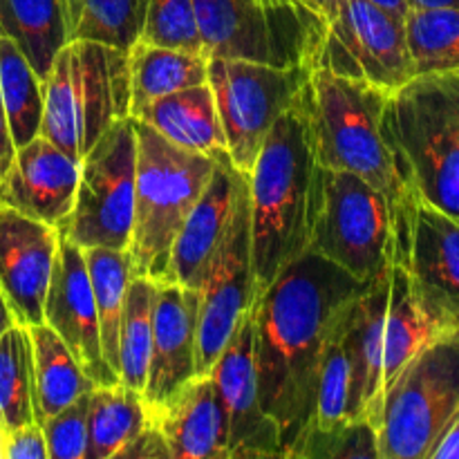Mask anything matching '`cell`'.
<instances>
[{
	"label": "cell",
	"instance_id": "7dc6e473",
	"mask_svg": "<svg viewBox=\"0 0 459 459\" xmlns=\"http://www.w3.org/2000/svg\"><path fill=\"white\" fill-rule=\"evenodd\" d=\"M0 178H3V175H0Z\"/></svg>",
	"mask_w": 459,
	"mask_h": 459
},
{
	"label": "cell",
	"instance_id": "1f68e13d",
	"mask_svg": "<svg viewBox=\"0 0 459 459\" xmlns=\"http://www.w3.org/2000/svg\"><path fill=\"white\" fill-rule=\"evenodd\" d=\"M151 0H65L70 40L130 49L142 34Z\"/></svg>",
	"mask_w": 459,
	"mask_h": 459
},
{
	"label": "cell",
	"instance_id": "f6af8a7d",
	"mask_svg": "<svg viewBox=\"0 0 459 459\" xmlns=\"http://www.w3.org/2000/svg\"><path fill=\"white\" fill-rule=\"evenodd\" d=\"M263 4H269V7H296V4H303L300 0H260Z\"/></svg>",
	"mask_w": 459,
	"mask_h": 459
},
{
	"label": "cell",
	"instance_id": "3957f363",
	"mask_svg": "<svg viewBox=\"0 0 459 459\" xmlns=\"http://www.w3.org/2000/svg\"><path fill=\"white\" fill-rule=\"evenodd\" d=\"M403 184L459 222V72L412 76L381 117Z\"/></svg>",
	"mask_w": 459,
	"mask_h": 459
},
{
	"label": "cell",
	"instance_id": "ee69618b",
	"mask_svg": "<svg viewBox=\"0 0 459 459\" xmlns=\"http://www.w3.org/2000/svg\"><path fill=\"white\" fill-rule=\"evenodd\" d=\"M13 323H16V318H13L12 309H9L7 300H4V294L0 291V336H3L4 332L13 325Z\"/></svg>",
	"mask_w": 459,
	"mask_h": 459
},
{
	"label": "cell",
	"instance_id": "ba28073f",
	"mask_svg": "<svg viewBox=\"0 0 459 459\" xmlns=\"http://www.w3.org/2000/svg\"><path fill=\"white\" fill-rule=\"evenodd\" d=\"M206 58L314 70L325 22L305 4L269 7L260 0H193Z\"/></svg>",
	"mask_w": 459,
	"mask_h": 459
},
{
	"label": "cell",
	"instance_id": "5b68a950",
	"mask_svg": "<svg viewBox=\"0 0 459 459\" xmlns=\"http://www.w3.org/2000/svg\"><path fill=\"white\" fill-rule=\"evenodd\" d=\"M128 49L70 40L43 81L40 134L79 161L117 119L130 117Z\"/></svg>",
	"mask_w": 459,
	"mask_h": 459
},
{
	"label": "cell",
	"instance_id": "b9f144b4",
	"mask_svg": "<svg viewBox=\"0 0 459 459\" xmlns=\"http://www.w3.org/2000/svg\"><path fill=\"white\" fill-rule=\"evenodd\" d=\"M370 3H375L377 7H381L384 12H388L390 16L399 18V21H406L408 12H411L408 0H370Z\"/></svg>",
	"mask_w": 459,
	"mask_h": 459
},
{
	"label": "cell",
	"instance_id": "7c38bea8",
	"mask_svg": "<svg viewBox=\"0 0 459 459\" xmlns=\"http://www.w3.org/2000/svg\"><path fill=\"white\" fill-rule=\"evenodd\" d=\"M314 67L394 92L415 76L403 21L370 0H345L327 22Z\"/></svg>",
	"mask_w": 459,
	"mask_h": 459
},
{
	"label": "cell",
	"instance_id": "f1b7e54d",
	"mask_svg": "<svg viewBox=\"0 0 459 459\" xmlns=\"http://www.w3.org/2000/svg\"><path fill=\"white\" fill-rule=\"evenodd\" d=\"M0 99L13 148L25 146L40 134L43 81L7 36H0Z\"/></svg>",
	"mask_w": 459,
	"mask_h": 459
},
{
	"label": "cell",
	"instance_id": "8992f818",
	"mask_svg": "<svg viewBox=\"0 0 459 459\" xmlns=\"http://www.w3.org/2000/svg\"><path fill=\"white\" fill-rule=\"evenodd\" d=\"M134 134L137 178L128 254L134 276L166 282L175 238L209 186L220 161L175 146L155 128L137 119Z\"/></svg>",
	"mask_w": 459,
	"mask_h": 459
},
{
	"label": "cell",
	"instance_id": "52a82bcc",
	"mask_svg": "<svg viewBox=\"0 0 459 459\" xmlns=\"http://www.w3.org/2000/svg\"><path fill=\"white\" fill-rule=\"evenodd\" d=\"M459 415V327L439 334L402 368L381 399L379 459H430Z\"/></svg>",
	"mask_w": 459,
	"mask_h": 459
},
{
	"label": "cell",
	"instance_id": "4fadbf2b",
	"mask_svg": "<svg viewBox=\"0 0 459 459\" xmlns=\"http://www.w3.org/2000/svg\"><path fill=\"white\" fill-rule=\"evenodd\" d=\"M197 352L195 375H209L213 363L231 339L242 314L255 300V278L251 264V204L249 179L238 195L227 238L197 290Z\"/></svg>",
	"mask_w": 459,
	"mask_h": 459
},
{
	"label": "cell",
	"instance_id": "44dd1931",
	"mask_svg": "<svg viewBox=\"0 0 459 459\" xmlns=\"http://www.w3.org/2000/svg\"><path fill=\"white\" fill-rule=\"evenodd\" d=\"M170 459H229V424L211 375L193 377L173 397L148 408Z\"/></svg>",
	"mask_w": 459,
	"mask_h": 459
},
{
	"label": "cell",
	"instance_id": "5bb4252c",
	"mask_svg": "<svg viewBox=\"0 0 459 459\" xmlns=\"http://www.w3.org/2000/svg\"><path fill=\"white\" fill-rule=\"evenodd\" d=\"M403 264L421 299L459 327V222L420 195L394 224V260Z\"/></svg>",
	"mask_w": 459,
	"mask_h": 459
},
{
	"label": "cell",
	"instance_id": "4316f807",
	"mask_svg": "<svg viewBox=\"0 0 459 459\" xmlns=\"http://www.w3.org/2000/svg\"><path fill=\"white\" fill-rule=\"evenodd\" d=\"M148 426L143 394L119 381L94 385L88 408V455L85 459H110Z\"/></svg>",
	"mask_w": 459,
	"mask_h": 459
},
{
	"label": "cell",
	"instance_id": "603a6c76",
	"mask_svg": "<svg viewBox=\"0 0 459 459\" xmlns=\"http://www.w3.org/2000/svg\"><path fill=\"white\" fill-rule=\"evenodd\" d=\"M455 330L421 299L420 290L403 264H390V294L384 325V357H381V399L402 368L424 345L439 334Z\"/></svg>",
	"mask_w": 459,
	"mask_h": 459
},
{
	"label": "cell",
	"instance_id": "6da1fadb",
	"mask_svg": "<svg viewBox=\"0 0 459 459\" xmlns=\"http://www.w3.org/2000/svg\"><path fill=\"white\" fill-rule=\"evenodd\" d=\"M370 282L305 251L255 296L251 309L258 393L281 430L282 457H290L312 424L323 357L336 323Z\"/></svg>",
	"mask_w": 459,
	"mask_h": 459
},
{
	"label": "cell",
	"instance_id": "2e32d148",
	"mask_svg": "<svg viewBox=\"0 0 459 459\" xmlns=\"http://www.w3.org/2000/svg\"><path fill=\"white\" fill-rule=\"evenodd\" d=\"M43 323L61 336L81 370L94 381V385L119 384V377L103 357L97 303H94L83 249L67 240L61 231H58L56 258L45 296Z\"/></svg>",
	"mask_w": 459,
	"mask_h": 459
},
{
	"label": "cell",
	"instance_id": "e0dca14e",
	"mask_svg": "<svg viewBox=\"0 0 459 459\" xmlns=\"http://www.w3.org/2000/svg\"><path fill=\"white\" fill-rule=\"evenodd\" d=\"M58 229L0 204V291L21 325L43 323Z\"/></svg>",
	"mask_w": 459,
	"mask_h": 459
},
{
	"label": "cell",
	"instance_id": "d6a6232c",
	"mask_svg": "<svg viewBox=\"0 0 459 459\" xmlns=\"http://www.w3.org/2000/svg\"><path fill=\"white\" fill-rule=\"evenodd\" d=\"M417 74L459 72V9H411L403 21Z\"/></svg>",
	"mask_w": 459,
	"mask_h": 459
},
{
	"label": "cell",
	"instance_id": "d4e9b609",
	"mask_svg": "<svg viewBox=\"0 0 459 459\" xmlns=\"http://www.w3.org/2000/svg\"><path fill=\"white\" fill-rule=\"evenodd\" d=\"M34 352V421H45L76 397L90 393L94 381L81 370L61 336L45 323L27 327Z\"/></svg>",
	"mask_w": 459,
	"mask_h": 459
},
{
	"label": "cell",
	"instance_id": "4dcf8cb0",
	"mask_svg": "<svg viewBox=\"0 0 459 459\" xmlns=\"http://www.w3.org/2000/svg\"><path fill=\"white\" fill-rule=\"evenodd\" d=\"M155 299L157 281L133 273L119 327V381L137 393H143L148 379Z\"/></svg>",
	"mask_w": 459,
	"mask_h": 459
},
{
	"label": "cell",
	"instance_id": "7bdbcfd3",
	"mask_svg": "<svg viewBox=\"0 0 459 459\" xmlns=\"http://www.w3.org/2000/svg\"><path fill=\"white\" fill-rule=\"evenodd\" d=\"M411 9H437V7H457L459 0H408Z\"/></svg>",
	"mask_w": 459,
	"mask_h": 459
},
{
	"label": "cell",
	"instance_id": "cb8c5ba5",
	"mask_svg": "<svg viewBox=\"0 0 459 459\" xmlns=\"http://www.w3.org/2000/svg\"><path fill=\"white\" fill-rule=\"evenodd\" d=\"M0 36L13 40L45 81L56 54L70 43L65 0H0Z\"/></svg>",
	"mask_w": 459,
	"mask_h": 459
},
{
	"label": "cell",
	"instance_id": "f35d334b",
	"mask_svg": "<svg viewBox=\"0 0 459 459\" xmlns=\"http://www.w3.org/2000/svg\"><path fill=\"white\" fill-rule=\"evenodd\" d=\"M430 459H459V415L448 426L446 433L439 437L437 446L430 453Z\"/></svg>",
	"mask_w": 459,
	"mask_h": 459
},
{
	"label": "cell",
	"instance_id": "836d02e7",
	"mask_svg": "<svg viewBox=\"0 0 459 459\" xmlns=\"http://www.w3.org/2000/svg\"><path fill=\"white\" fill-rule=\"evenodd\" d=\"M296 459H379L377 426L368 420L309 429L290 451Z\"/></svg>",
	"mask_w": 459,
	"mask_h": 459
},
{
	"label": "cell",
	"instance_id": "ac0fdd59",
	"mask_svg": "<svg viewBox=\"0 0 459 459\" xmlns=\"http://www.w3.org/2000/svg\"><path fill=\"white\" fill-rule=\"evenodd\" d=\"M79 161L36 134L16 148L12 164L0 178V204L31 220L61 229L74 206Z\"/></svg>",
	"mask_w": 459,
	"mask_h": 459
},
{
	"label": "cell",
	"instance_id": "30bf717a",
	"mask_svg": "<svg viewBox=\"0 0 459 459\" xmlns=\"http://www.w3.org/2000/svg\"><path fill=\"white\" fill-rule=\"evenodd\" d=\"M137 134L134 119H117L79 164L74 206L58 231L81 249L128 251L134 222Z\"/></svg>",
	"mask_w": 459,
	"mask_h": 459
},
{
	"label": "cell",
	"instance_id": "ffe728a7",
	"mask_svg": "<svg viewBox=\"0 0 459 459\" xmlns=\"http://www.w3.org/2000/svg\"><path fill=\"white\" fill-rule=\"evenodd\" d=\"M245 184V173L236 170L231 164H218L209 186L175 238L166 282L200 290L215 254L227 238L233 209Z\"/></svg>",
	"mask_w": 459,
	"mask_h": 459
},
{
	"label": "cell",
	"instance_id": "bcb514c9",
	"mask_svg": "<svg viewBox=\"0 0 459 459\" xmlns=\"http://www.w3.org/2000/svg\"><path fill=\"white\" fill-rule=\"evenodd\" d=\"M0 459H3V442H0Z\"/></svg>",
	"mask_w": 459,
	"mask_h": 459
},
{
	"label": "cell",
	"instance_id": "7a4b0ae2",
	"mask_svg": "<svg viewBox=\"0 0 459 459\" xmlns=\"http://www.w3.org/2000/svg\"><path fill=\"white\" fill-rule=\"evenodd\" d=\"M247 179L251 264L255 296H260L309 249L321 209L323 166L314 146L307 85L269 130Z\"/></svg>",
	"mask_w": 459,
	"mask_h": 459
},
{
	"label": "cell",
	"instance_id": "8d00e7d4",
	"mask_svg": "<svg viewBox=\"0 0 459 459\" xmlns=\"http://www.w3.org/2000/svg\"><path fill=\"white\" fill-rule=\"evenodd\" d=\"M43 429L39 424H27L12 430L3 437V459H48Z\"/></svg>",
	"mask_w": 459,
	"mask_h": 459
},
{
	"label": "cell",
	"instance_id": "8fae6325",
	"mask_svg": "<svg viewBox=\"0 0 459 459\" xmlns=\"http://www.w3.org/2000/svg\"><path fill=\"white\" fill-rule=\"evenodd\" d=\"M312 67H273L263 63L209 58L220 124L227 139L229 161L249 175L269 130L307 85Z\"/></svg>",
	"mask_w": 459,
	"mask_h": 459
},
{
	"label": "cell",
	"instance_id": "ab89813d",
	"mask_svg": "<svg viewBox=\"0 0 459 459\" xmlns=\"http://www.w3.org/2000/svg\"><path fill=\"white\" fill-rule=\"evenodd\" d=\"M13 152H16V148H13L12 134H9L7 119H4L3 99H0V175H3L4 170H7V166L12 164Z\"/></svg>",
	"mask_w": 459,
	"mask_h": 459
},
{
	"label": "cell",
	"instance_id": "9c48e42d",
	"mask_svg": "<svg viewBox=\"0 0 459 459\" xmlns=\"http://www.w3.org/2000/svg\"><path fill=\"white\" fill-rule=\"evenodd\" d=\"M394 206L361 178L323 169V195L309 249L370 282L394 260Z\"/></svg>",
	"mask_w": 459,
	"mask_h": 459
},
{
	"label": "cell",
	"instance_id": "83f0119b",
	"mask_svg": "<svg viewBox=\"0 0 459 459\" xmlns=\"http://www.w3.org/2000/svg\"><path fill=\"white\" fill-rule=\"evenodd\" d=\"M83 255L90 282H92L94 303H97L103 357L119 377V327L126 291H128L130 276H133V260H130L128 251L103 249V247L83 249Z\"/></svg>",
	"mask_w": 459,
	"mask_h": 459
},
{
	"label": "cell",
	"instance_id": "9a60e30c",
	"mask_svg": "<svg viewBox=\"0 0 459 459\" xmlns=\"http://www.w3.org/2000/svg\"><path fill=\"white\" fill-rule=\"evenodd\" d=\"M209 375L227 415L229 459L282 457L281 430L260 403L251 307L240 316Z\"/></svg>",
	"mask_w": 459,
	"mask_h": 459
},
{
	"label": "cell",
	"instance_id": "277c9868",
	"mask_svg": "<svg viewBox=\"0 0 459 459\" xmlns=\"http://www.w3.org/2000/svg\"><path fill=\"white\" fill-rule=\"evenodd\" d=\"M307 90L318 164L352 173L375 186L393 202L399 220L417 193L403 184L381 128L388 92L325 67H314Z\"/></svg>",
	"mask_w": 459,
	"mask_h": 459
},
{
	"label": "cell",
	"instance_id": "60d3db41",
	"mask_svg": "<svg viewBox=\"0 0 459 459\" xmlns=\"http://www.w3.org/2000/svg\"><path fill=\"white\" fill-rule=\"evenodd\" d=\"M312 13H316L323 22H332L343 9L345 0H300Z\"/></svg>",
	"mask_w": 459,
	"mask_h": 459
},
{
	"label": "cell",
	"instance_id": "d590c367",
	"mask_svg": "<svg viewBox=\"0 0 459 459\" xmlns=\"http://www.w3.org/2000/svg\"><path fill=\"white\" fill-rule=\"evenodd\" d=\"M90 393L76 397L70 406L58 411L40 426L48 444V455L52 459H85L88 455Z\"/></svg>",
	"mask_w": 459,
	"mask_h": 459
},
{
	"label": "cell",
	"instance_id": "d6986e66",
	"mask_svg": "<svg viewBox=\"0 0 459 459\" xmlns=\"http://www.w3.org/2000/svg\"><path fill=\"white\" fill-rule=\"evenodd\" d=\"M200 294L178 282H157L152 341L143 402L155 408L195 375Z\"/></svg>",
	"mask_w": 459,
	"mask_h": 459
},
{
	"label": "cell",
	"instance_id": "7402d4cb",
	"mask_svg": "<svg viewBox=\"0 0 459 459\" xmlns=\"http://www.w3.org/2000/svg\"><path fill=\"white\" fill-rule=\"evenodd\" d=\"M130 117L155 128L175 146L200 152L220 164H231L213 90L209 83L178 90L155 101L143 103L130 112Z\"/></svg>",
	"mask_w": 459,
	"mask_h": 459
},
{
	"label": "cell",
	"instance_id": "484cf974",
	"mask_svg": "<svg viewBox=\"0 0 459 459\" xmlns=\"http://www.w3.org/2000/svg\"><path fill=\"white\" fill-rule=\"evenodd\" d=\"M130 61V112L178 90L209 83V58L184 49L137 43L128 49Z\"/></svg>",
	"mask_w": 459,
	"mask_h": 459
},
{
	"label": "cell",
	"instance_id": "f546056e",
	"mask_svg": "<svg viewBox=\"0 0 459 459\" xmlns=\"http://www.w3.org/2000/svg\"><path fill=\"white\" fill-rule=\"evenodd\" d=\"M34 424V352L30 330L13 323L0 336V442Z\"/></svg>",
	"mask_w": 459,
	"mask_h": 459
},
{
	"label": "cell",
	"instance_id": "e575fe53",
	"mask_svg": "<svg viewBox=\"0 0 459 459\" xmlns=\"http://www.w3.org/2000/svg\"><path fill=\"white\" fill-rule=\"evenodd\" d=\"M139 40L160 48L204 54L193 0H151Z\"/></svg>",
	"mask_w": 459,
	"mask_h": 459
},
{
	"label": "cell",
	"instance_id": "74e56055",
	"mask_svg": "<svg viewBox=\"0 0 459 459\" xmlns=\"http://www.w3.org/2000/svg\"><path fill=\"white\" fill-rule=\"evenodd\" d=\"M119 457L128 459H170L169 446H166L164 437L160 435V430L148 421L146 429L119 453Z\"/></svg>",
	"mask_w": 459,
	"mask_h": 459
}]
</instances>
